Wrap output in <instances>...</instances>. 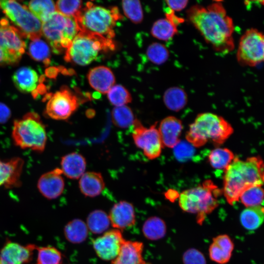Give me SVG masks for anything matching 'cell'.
I'll return each instance as SVG.
<instances>
[{
    "label": "cell",
    "instance_id": "20",
    "mask_svg": "<svg viewBox=\"0 0 264 264\" xmlns=\"http://www.w3.org/2000/svg\"><path fill=\"white\" fill-rule=\"evenodd\" d=\"M234 247V243L228 235L217 236L213 239L209 248L210 258L219 264H225L229 261Z\"/></svg>",
    "mask_w": 264,
    "mask_h": 264
},
{
    "label": "cell",
    "instance_id": "9",
    "mask_svg": "<svg viewBox=\"0 0 264 264\" xmlns=\"http://www.w3.org/2000/svg\"><path fill=\"white\" fill-rule=\"evenodd\" d=\"M8 22L6 19L0 21V66L16 64L26 49L24 37Z\"/></svg>",
    "mask_w": 264,
    "mask_h": 264
},
{
    "label": "cell",
    "instance_id": "33",
    "mask_svg": "<svg viewBox=\"0 0 264 264\" xmlns=\"http://www.w3.org/2000/svg\"><path fill=\"white\" fill-rule=\"evenodd\" d=\"M27 7L42 23L56 12L55 4L50 0H31L28 3Z\"/></svg>",
    "mask_w": 264,
    "mask_h": 264
},
{
    "label": "cell",
    "instance_id": "34",
    "mask_svg": "<svg viewBox=\"0 0 264 264\" xmlns=\"http://www.w3.org/2000/svg\"><path fill=\"white\" fill-rule=\"evenodd\" d=\"M111 118L113 124L121 129L132 125L135 119L132 109L126 105L114 107L112 110Z\"/></svg>",
    "mask_w": 264,
    "mask_h": 264
},
{
    "label": "cell",
    "instance_id": "36",
    "mask_svg": "<svg viewBox=\"0 0 264 264\" xmlns=\"http://www.w3.org/2000/svg\"><path fill=\"white\" fill-rule=\"evenodd\" d=\"M240 199L246 208L261 205L264 199V189L262 186L249 187L242 193Z\"/></svg>",
    "mask_w": 264,
    "mask_h": 264
},
{
    "label": "cell",
    "instance_id": "4",
    "mask_svg": "<svg viewBox=\"0 0 264 264\" xmlns=\"http://www.w3.org/2000/svg\"><path fill=\"white\" fill-rule=\"evenodd\" d=\"M222 193L212 180L206 179L182 192L178 198L179 205L185 212L196 214L197 222L201 224L206 215L219 206L218 198Z\"/></svg>",
    "mask_w": 264,
    "mask_h": 264
},
{
    "label": "cell",
    "instance_id": "18",
    "mask_svg": "<svg viewBox=\"0 0 264 264\" xmlns=\"http://www.w3.org/2000/svg\"><path fill=\"white\" fill-rule=\"evenodd\" d=\"M158 130L164 147L174 148L180 142L183 130L182 121L174 116H168L160 122Z\"/></svg>",
    "mask_w": 264,
    "mask_h": 264
},
{
    "label": "cell",
    "instance_id": "5",
    "mask_svg": "<svg viewBox=\"0 0 264 264\" xmlns=\"http://www.w3.org/2000/svg\"><path fill=\"white\" fill-rule=\"evenodd\" d=\"M12 138L15 145L22 149L41 153L45 149L47 134L44 124L35 112H29L14 122Z\"/></svg>",
    "mask_w": 264,
    "mask_h": 264
},
{
    "label": "cell",
    "instance_id": "40",
    "mask_svg": "<svg viewBox=\"0 0 264 264\" xmlns=\"http://www.w3.org/2000/svg\"><path fill=\"white\" fill-rule=\"evenodd\" d=\"M123 9L125 15L133 23L137 24L143 20V13L139 0H123Z\"/></svg>",
    "mask_w": 264,
    "mask_h": 264
},
{
    "label": "cell",
    "instance_id": "8",
    "mask_svg": "<svg viewBox=\"0 0 264 264\" xmlns=\"http://www.w3.org/2000/svg\"><path fill=\"white\" fill-rule=\"evenodd\" d=\"M0 9L24 37L31 41L40 39L42 22L27 6L15 0H0Z\"/></svg>",
    "mask_w": 264,
    "mask_h": 264
},
{
    "label": "cell",
    "instance_id": "7",
    "mask_svg": "<svg viewBox=\"0 0 264 264\" xmlns=\"http://www.w3.org/2000/svg\"><path fill=\"white\" fill-rule=\"evenodd\" d=\"M114 48L111 39L86 30L80 31L66 49L65 59L86 66L97 59L100 52Z\"/></svg>",
    "mask_w": 264,
    "mask_h": 264
},
{
    "label": "cell",
    "instance_id": "17",
    "mask_svg": "<svg viewBox=\"0 0 264 264\" xmlns=\"http://www.w3.org/2000/svg\"><path fill=\"white\" fill-rule=\"evenodd\" d=\"M23 163V160L19 157L7 160L0 159V186L7 188L19 187Z\"/></svg>",
    "mask_w": 264,
    "mask_h": 264
},
{
    "label": "cell",
    "instance_id": "44",
    "mask_svg": "<svg viewBox=\"0 0 264 264\" xmlns=\"http://www.w3.org/2000/svg\"><path fill=\"white\" fill-rule=\"evenodd\" d=\"M11 111L8 107L0 102V123H4L10 118Z\"/></svg>",
    "mask_w": 264,
    "mask_h": 264
},
{
    "label": "cell",
    "instance_id": "21",
    "mask_svg": "<svg viewBox=\"0 0 264 264\" xmlns=\"http://www.w3.org/2000/svg\"><path fill=\"white\" fill-rule=\"evenodd\" d=\"M87 77L90 86L103 94L107 93L115 82V77L111 70L104 66L91 69Z\"/></svg>",
    "mask_w": 264,
    "mask_h": 264
},
{
    "label": "cell",
    "instance_id": "16",
    "mask_svg": "<svg viewBox=\"0 0 264 264\" xmlns=\"http://www.w3.org/2000/svg\"><path fill=\"white\" fill-rule=\"evenodd\" d=\"M61 168H55L42 175L37 182L40 193L48 199L57 198L63 193L65 181Z\"/></svg>",
    "mask_w": 264,
    "mask_h": 264
},
{
    "label": "cell",
    "instance_id": "24",
    "mask_svg": "<svg viewBox=\"0 0 264 264\" xmlns=\"http://www.w3.org/2000/svg\"><path fill=\"white\" fill-rule=\"evenodd\" d=\"M87 163L80 154L73 152L61 158V169L63 174L71 179H79L85 173Z\"/></svg>",
    "mask_w": 264,
    "mask_h": 264
},
{
    "label": "cell",
    "instance_id": "3",
    "mask_svg": "<svg viewBox=\"0 0 264 264\" xmlns=\"http://www.w3.org/2000/svg\"><path fill=\"white\" fill-rule=\"evenodd\" d=\"M233 132L231 125L223 117L206 112L197 115L189 125L185 138L196 148L202 147L208 142L219 146L223 144Z\"/></svg>",
    "mask_w": 264,
    "mask_h": 264
},
{
    "label": "cell",
    "instance_id": "28",
    "mask_svg": "<svg viewBox=\"0 0 264 264\" xmlns=\"http://www.w3.org/2000/svg\"><path fill=\"white\" fill-rule=\"evenodd\" d=\"M240 221L245 229H257L264 221V207L262 205L247 207L241 213Z\"/></svg>",
    "mask_w": 264,
    "mask_h": 264
},
{
    "label": "cell",
    "instance_id": "30",
    "mask_svg": "<svg viewBox=\"0 0 264 264\" xmlns=\"http://www.w3.org/2000/svg\"><path fill=\"white\" fill-rule=\"evenodd\" d=\"M235 157L234 154L229 149L217 147L209 154L208 161L213 168L224 171Z\"/></svg>",
    "mask_w": 264,
    "mask_h": 264
},
{
    "label": "cell",
    "instance_id": "27",
    "mask_svg": "<svg viewBox=\"0 0 264 264\" xmlns=\"http://www.w3.org/2000/svg\"><path fill=\"white\" fill-rule=\"evenodd\" d=\"M163 100L165 106L169 110L178 111L186 106L188 96L185 91L178 87H172L164 93Z\"/></svg>",
    "mask_w": 264,
    "mask_h": 264
},
{
    "label": "cell",
    "instance_id": "37",
    "mask_svg": "<svg viewBox=\"0 0 264 264\" xmlns=\"http://www.w3.org/2000/svg\"><path fill=\"white\" fill-rule=\"evenodd\" d=\"M146 55L152 63L160 65L168 60L170 54L164 44L155 42L149 45L146 50Z\"/></svg>",
    "mask_w": 264,
    "mask_h": 264
},
{
    "label": "cell",
    "instance_id": "38",
    "mask_svg": "<svg viewBox=\"0 0 264 264\" xmlns=\"http://www.w3.org/2000/svg\"><path fill=\"white\" fill-rule=\"evenodd\" d=\"M36 250V264H62V254L56 248L52 246L37 247Z\"/></svg>",
    "mask_w": 264,
    "mask_h": 264
},
{
    "label": "cell",
    "instance_id": "45",
    "mask_svg": "<svg viewBox=\"0 0 264 264\" xmlns=\"http://www.w3.org/2000/svg\"><path fill=\"white\" fill-rule=\"evenodd\" d=\"M47 71H48L47 74H48V75H50L51 77V76L54 77L57 75V72L58 71V70L56 69V68H49L48 69Z\"/></svg>",
    "mask_w": 264,
    "mask_h": 264
},
{
    "label": "cell",
    "instance_id": "32",
    "mask_svg": "<svg viewBox=\"0 0 264 264\" xmlns=\"http://www.w3.org/2000/svg\"><path fill=\"white\" fill-rule=\"evenodd\" d=\"M110 224L109 215L104 211L95 210L89 213L87 219L88 229L94 234H101L106 231Z\"/></svg>",
    "mask_w": 264,
    "mask_h": 264
},
{
    "label": "cell",
    "instance_id": "2",
    "mask_svg": "<svg viewBox=\"0 0 264 264\" xmlns=\"http://www.w3.org/2000/svg\"><path fill=\"white\" fill-rule=\"evenodd\" d=\"M264 164L258 157H251L242 160L235 157L224 171L222 193L230 205L240 199L246 189L263 184L262 172Z\"/></svg>",
    "mask_w": 264,
    "mask_h": 264
},
{
    "label": "cell",
    "instance_id": "29",
    "mask_svg": "<svg viewBox=\"0 0 264 264\" xmlns=\"http://www.w3.org/2000/svg\"><path fill=\"white\" fill-rule=\"evenodd\" d=\"M86 223L80 219H74L65 226L64 232L66 239L73 243L84 242L88 235Z\"/></svg>",
    "mask_w": 264,
    "mask_h": 264
},
{
    "label": "cell",
    "instance_id": "42",
    "mask_svg": "<svg viewBox=\"0 0 264 264\" xmlns=\"http://www.w3.org/2000/svg\"><path fill=\"white\" fill-rule=\"evenodd\" d=\"M183 262L184 264H206L203 254L195 248L189 249L184 253Z\"/></svg>",
    "mask_w": 264,
    "mask_h": 264
},
{
    "label": "cell",
    "instance_id": "35",
    "mask_svg": "<svg viewBox=\"0 0 264 264\" xmlns=\"http://www.w3.org/2000/svg\"><path fill=\"white\" fill-rule=\"evenodd\" d=\"M28 52L34 60L43 62L48 65L50 63V50L47 44L40 39L32 41L28 47Z\"/></svg>",
    "mask_w": 264,
    "mask_h": 264
},
{
    "label": "cell",
    "instance_id": "19",
    "mask_svg": "<svg viewBox=\"0 0 264 264\" xmlns=\"http://www.w3.org/2000/svg\"><path fill=\"white\" fill-rule=\"evenodd\" d=\"M109 217L111 225L114 229L120 230L131 227L135 222L133 206L127 201H120L115 204Z\"/></svg>",
    "mask_w": 264,
    "mask_h": 264
},
{
    "label": "cell",
    "instance_id": "1",
    "mask_svg": "<svg viewBox=\"0 0 264 264\" xmlns=\"http://www.w3.org/2000/svg\"><path fill=\"white\" fill-rule=\"evenodd\" d=\"M187 20L216 52L226 54L235 47L234 25L220 1L206 7L195 4L187 12Z\"/></svg>",
    "mask_w": 264,
    "mask_h": 264
},
{
    "label": "cell",
    "instance_id": "22",
    "mask_svg": "<svg viewBox=\"0 0 264 264\" xmlns=\"http://www.w3.org/2000/svg\"><path fill=\"white\" fill-rule=\"evenodd\" d=\"M143 244L136 241H126L111 264H149L142 257Z\"/></svg>",
    "mask_w": 264,
    "mask_h": 264
},
{
    "label": "cell",
    "instance_id": "14",
    "mask_svg": "<svg viewBox=\"0 0 264 264\" xmlns=\"http://www.w3.org/2000/svg\"><path fill=\"white\" fill-rule=\"evenodd\" d=\"M125 240L120 230L114 229L105 232L93 241L98 256L104 260H113L118 256Z\"/></svg>",
    "mask_w": 264,
    "mask_h": 264
},
{
    "label": "cell",
    "instance_id": "6",
    "mask_svg": "<svg viewBox=\"0 0 264 264\" xmlns=\"http://www.w3.org/2000/svg\"><path fill=\"white\" fill-rule=\"evenodd\" d=\"M74 18L80 31L86 30L111 40L114 36L113 28L122 16L116 7L107 9L88 2Z\"/></svg>",
    "mask_w": 264,
    "mask_h": 264
},
{
    "label": "cell",
    "instance_id": "23",
    "mask_svg": "<svg viewBox=\"0 0 264 264\" xmlns=\"http://www.w3.org/2000/svg\"><path fill=\"white\" fill-rule=\"evenodd\" d=\"M12 80L20 91L24 93H32L34 97L37 96L36 89L39 82V77L36 71L31 67H20L13 74Z\"/></svg>",
    "mask_w": 264,
    "mask_h": 264
},
{
    "label": "cell",
    "instance_id": "26",
    "mask_svg": "<svg viewBox=\"0 0 264 264\" xmlns=\"http://www.w3.org/2000/svg\"><path fill=\"white\" fill-rule=\"evenodd\" d=\"M178 25L173 20L165 17L153 23L151 33L154 37L159 40L168 41L177 33Z\"/></svg>",
    "mask_w": 264,
    "mask_h": 264
},
{
    "label": "cell",
    "instance_id": "43",
    "mask_svg": "<svg viewBox=\"0 0 264 264\" xmlns=\"http://www.w3.org/2000/svg\"><path fill=\"white\" fill-rule=\"evenodd\" d=\"M168 8L173 12H179L186 7L188 0H166Z\"/></svg>",
    "mask_w": 264,
    "mask_h": 264
},
{
    "label": "cell",
    "instance_id": "41",
    "mask_svg": "<svg viewBox=\"0 0 264 264\" xmlns=\"http://www.w3.org/2000/svg\"><path fill=\"white\" fill-rule=\"evenodd\" d=\"M81 0H60L55 4L56 11L68 17H75L81 11Z\"/></svg>",
    "mask_w": 264,
    "mask_h": 264
},
{
    "label": "cell",
    "instance_id": "46",
    "mask_svg": "<svg viewBox=\"0 0 264 264\" xmlns=\"http://www.w3.org/2000/svg\"><path fill=\"white\" fill-rule=\"evenodd\" d=\"M0 264H1V263H0Z\"/></svg>",
    "mask_w": 264,
    "mask_h": 264
},
{
    "label": "cell",
    "instance_id": "39",
    "mask_svg": "<svg viewBox=\"0 0 264 264\" xmlns=\"http://www.w3.org/2000/svg\"><path fill=\"white\" fill-rule=\"evenodd\" d=\"M107 93L110 103L116 107L125 106L132 100L130 92L120 85L113 86Z\"/></svg>",
    "mask_w": 264,
    "mask_h": 264
},
{
    "label": "cell",
    "instance_id": "11",
    "mask_svg": "<svg viewBox=\"0 0 264 264\" xmlns=\"http://www.w3.org/2000/svg\"><path fill=\"white\" fill-rule=\"evenodd\" d=\"M157 123L149 128L144 126L139 120L135 119L133 126L132 137L135 146L141 149L144 155L149 159H155L161 154L164 148Z\"/></svg>",
    "mask_w": 264,
    "mask_h": 264
},
{
    "label": "cell",
    "instance_id": "10",
    "mask_svg": "<svg viewBox=\"0 0 264 264\" xmlns=\"http://www.w3.org/2000/svg\"><path fill=\"white\" fill-rule=\"evenodd\" d=\"M236 56L243 66H254L264 62V34L255 28L247 30L240 38Z\"/></svg>",
    "mask_w": 264,
    "mask_h": 264
},
{
    "label": "cell",
    "instance_id": "12",
    "mask_svg": "<svg viewBox=\"0 0 264 264\" xmlns=\"http://www.w3.org/2000/svg\"><path fill=\"white\" fill-rule=\"evenodd\" d=\"M48 98L46 114L54 120L67 119L79 106L77 98L66 88L57 91Z\"/></svg>",
    "mask_w": 264,
    "mask_h": 264
},
{
    "label": "cell",
    "instance_id": "13",
    "mask_svg": "<svg viewBox=\"0 0 264 264\" xmlns=\"http://www.w3.org/2000/svg\"><path fill=\"white\" fill-rule=\"evenodd\" d=\"M67 16L53 13L42 23V35L50 43L54 52L61 53L64 48Z\"/></svg>",
    "mask_w": 264,
    "mask_h": 264
},
{
    "label": "cell",
    "instance_id": "31",
    "mask_svg": "<svg viewBox=\"0 0 264 264\" xmlns=\"http://www.w3.org/2000/svg\"><path fill=\"white\" fill-rule=\"evenodd\" d=\"M164 221L159 217L154 216L148 218L142 226L144 236L150 240H158L164 237L166 233Z\"/></svg>",
    "mask_w": 264,
    "mask_h": 264
},
{
    "label": "cell",
    "instance_id": "15",
    "mask_svg": "<svg viewBox=\"0 0 264 264\" xmlns=\"http://www.w3.org/2000/svg\"><path fill=\"white\" fill-rule=\"evenodd\" d=\"M37 247L34 244L22 245L8 242L0 251L1 264H27L31 261Z\"/></svg>",
    "mask_w": 264,
    "mask_h": 264
},
{
    "label": "cell",
    "instance_id": "25",
    "mask_svg": "<svg viewBox=\"0 0 264 264\" xmlns=\"http://www.w3.org/2000/svg\"><path fill=\"white\" fill-rule=\"evenodd\" d=\"M79 187L84 196L95 197L99 195L104 190L105 183L101 173L87 172L79 178Z\"/></svg>",
    "mask_w": 264,
    "mask_h": 264
}]
</instances>
